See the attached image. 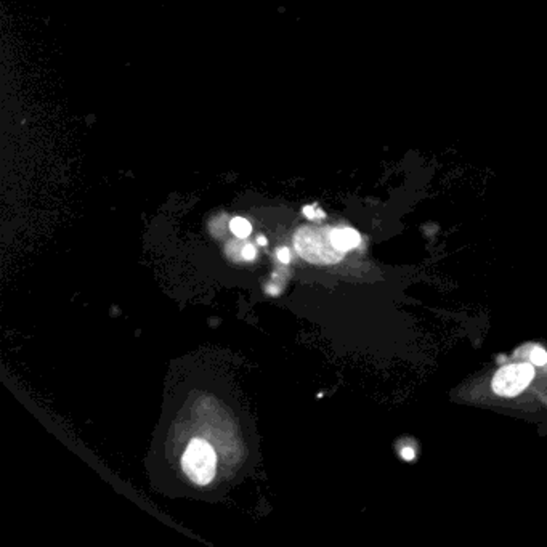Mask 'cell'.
I'll use <instances>...</instances> for the list:
<instances>
[{"label": "cell", "instance_id": "obj_8", "mask_svg": "<svg viewBox=\"0 0 547 547\" xmlns=\"http://www.w3.org/2000/svg\"><path fill=\"white\" fill-rule=\"evenodd\" d=\"M304 212H305V216L309 217V218H316V217H321V218H323V217H324V212H323V211H316V212H315V209L311 207V206H310V207H305V209H304Z\"/></svg>", "mask_w": 547, "mask_h": 547}, {"label": "cell", "instance_id": "obj_2", "mask_svg": "<svg viewBox=\"0 0 547 547\" xmlns=\"http://www.w3.org/2000/svg\"><path fill=\"white\" fill-rule=\"evenodd\" d=\"M182 465L185 474L198 485H207L216 475L217 456L211 444L204 440H193L183 454Z\"/></svg>", "mask_w": 547, "mask_h": 547}, {"label": "cell", "instance_id": "obj_7", "mask_svg": "<svg viewBox=\"0 0 547 547\" xmlns=\"http://www.w3.org/2000/svg\"><path fill=\"white\" fill-rule=\"evenodd\" d=\"M241 259H244V260H254L255 259V248L252 246V244H246V246H244Z\"/></svg>", "mask_w": 547, "mask_h": 547}, {"label": "cell", "instance_id": "obj_4", "mask_svg": "<svg viewBox=\"0 0 547 547\" xmlns=\"http://www.w3.org/2000/svg\"><path fill=\"white\" fill-rule=\"evenodd\" d=\"M331 241L334 244V248L342 250V252H345V250L356 248L358 244H360L361 238L355 229L337 228V229H331Z\"/></svg>", "mask_w": 547, "mask_h": 547}, {"label": "cell", "instance_id": "obj_1", "mask_svg": "<svg viewBox=\"0 0 547 547\" xmlns=\"http://www.w3.org/2000/svg\"><path fill=\"white\" fill-rule=\"evenodd\" d=\"M295 249L305 260L313 263H332L342 259L344 252L334 248L331 241V229L304 228L294 239Z\"/></svg>", "mask_w": 547, "mask_h": 547}, {"label": "cell", "instance_id": "obj_11", "mask_svg": "<svg viewBox=\"0 0 547 547\" xmlns=\"http://www.w3.org/2000/svg\"><path fill=\"white\" fill-rule=\"evenodd\" d=\"M257 241H259V244H262V246H265V244H267V239H265L263 236H259Z\"/></svg>", "mask_w": 547, "mask_h": 547}, {"label": "cell", "instance_id": "obj_6", "mask_svg": "<svg viewBox=\"0 0 547 547\" xmlns=\"http://www.w3.org/2000/svg\"><path fill=\"white\" fill-rule=\"evenodd\" d=\"M531 363L536 366H546L547 365V354L543 349H535L531 351Z\"/></svg>", "mask_w": 547, "mask_h": 547}, {"label": "cell", "instance_id": "obj_3", "mask_svg": "<svg viewBox=\"0 0 547 547\" xmlns=\"http://www.w3.org/2000/svg\"><path fill=\"white\" fill-rule=\"evenodd\" d=\"M535 377L533 365H510L498 371L493 379V390L501 397H517Z\"/></svg>", "mask_w": 547, "mask_h": 547}, {"label": "cell", "instance_id": "obj_10", "mask_svg": "<svg viewBox=\"0 0 547 547\" xmlns=\"http://www.w3.org/2000/svg\"><path fill=\"white\" fill-rule=\"evenodd\" d=\"M403 458H405V459H413L414 458L413 449H405V451H403Z\"/></svg>", "mask_w": 547, "mask_h": 547}, {"label": "cell", "instance_id": "obj_9", "mask_svg": "<svg viewBox=\"0 0 547 547\" xmlns=\"http://www.w3.org/2000/svg\"><path fill=\"white\" fill-rule=\"evenodd\" d=\"M278 259L283 262L284 265H288L290 262V255H289V250L283 248V249H278Z\"/></svg>", "mask_w": 547, "mask_h": 547}, {"label": "cell", "instance_id": "obj_5", "mask_svg": "<svg viewBox=\"0 0 547 547\" xmlns=\"http://www.w3.org/2000/svg\"><path fill=\"white\" fill-rule=\"evenodd\" d=\"M229 228H232V232L236 234L238 238H248L250 234V229H252L248 220L241 217L233 218L232 223H229Z\"/></svg>", "mask_w": 547, "mask_h": 547}]
</instances>
